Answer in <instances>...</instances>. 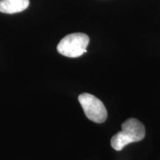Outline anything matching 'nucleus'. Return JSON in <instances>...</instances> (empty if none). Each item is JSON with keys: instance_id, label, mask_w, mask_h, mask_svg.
Segmentation results:
<instances>
[{"instance_id": "obj_1", "label": "nucleus", "mask_w": 160, "mask_h": 160, "mask_svg": "<svg viewBox=\"0 0 160 160\" xmlns=\"http://www.w3.org/2000/svg\"><path fill=\"white\" fill-rule=\"evenodd\" d=\"M145 136V128L143 124L137 119L131 118L122 124V131L112 137L111 147L120 151L128 144L142 141Z\"/></svg>"}, {"instance_id": "obj_2", "label": "nucleus", "mask_w": 160, "mask_h": 160, "mask_svg": "<svg viewBox=\"0 0 160 160\" xmlns=\"http://www.w3.org/2000/svg\"><path fill=\"white\" fill-rule=\"evenodd\" d=\"M90 39L83 33H75L67 35L57 45V51L60 54L70 58L81 57L87 52Z\"/></svg>"}, {"instance_id": "obj_3", "label": "nucleus", "mask_w": 160, "mask_h": 160, "mask_svg": "<svg viewBox=\"0 0 160 160\" xmlns=\"http://www.w3.org/2000/svg\"><path fill=\"white\" fill-rule=\"evenodd\" d=\"M79 102L88 119L96 123H102L108 117L107 110L102 102L88 93L79 96Z\"/></svg>"}, {"instance_id": "obj_4", "label": "nucleus", "mask_w": 160, "mask_h": 160, "mask_svg": "<svg viewBox=\"0 0 160 160\" xmlns=\"http://www.w3.org/2000/svg\"><path fill=\"white\" fill-rule=\"evenodd\" d=\"M29 0H0V12L5 13H19L29 6Z\"/></svg>"}]
</instances>
